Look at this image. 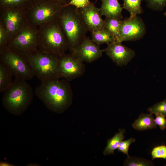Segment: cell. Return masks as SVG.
Segmentation results:
<instances>
[{"instance_id":"cell-1","label":"cell","mask_w":166,"mask_h":166,"mask_svg":"<svg viewBox=\"0 0 166 166\" xmlns=\"http://www.w3.org/2000/svg\"><path fill=\"white\" fill-rule=\"evenodd\" d=\"M34 93L48 109L57 113L63 112L69 107L72 97L70 86L65 79L41 81Z\"/></svg>"},{"instance_id":"cell-2","label":"cell","mask_w":166,"mask_h":166,"mask_svg":"<svg viewBox=\"0 0 166 166\" xmlns=\"http://www.w3.org/2000/svg\"><path fill=\"white\" fill-rule=\"evenodd\" d=\"M33 97L32 87L26 80L16 78L3 92L2 101L4 107L9 113L18 116L26 110Z\"/></svg>"},{"instance_id":"cell-3","label":"cell","mask_w":166,"mask_h":166,"mask_svg":"<svg viewBox=\"0 0 166 166\" xmlns=\"http://www.w3.org/2000/svg\"><path fill=\"white\" fill-rule=\"evenodd\" d=\"M38 30V49L58 57L65 53L68 44L59 19L42 25Z\"/></svg>"},{"instance_id":"cell-4","label":"cell","mask_w":166,"mask_h":166,"mask_svg":"<svg viewBox=\"0 0 166 166\" xmlns=\"http://www.w3.org/2000/svg\"><path fill=\"white\" fill-rule=\"evenodd\" d=\"M59 20L67 40L68 49L74 54L88 31L78 9L71 5L62 6Z\"/></svg>"},{"instance_id":"cell-5","label":"cell","mask_w":166,"mask_h":166,"mask_svg":"<svg viewBox=\"0 0 166 166\" xmlns=\"http://www.w3.org/2000/svg\"><path fill=\"white\" fill-rule=\"evenodd\" d=\"M24 55L34 76L41 81L61 78L58 57L38 49Z\"/></svg>"},{"instance_id":"cell-6","label":"cell","mask_w":166,"mask_h":166,"mask_svg":"<svg viewBox=\"0 0 166 166\" xmlns=\"http://www.w3.org/2000/svg\"><path fill=\"white\" fill-rule=\"evenodd\" d=\"M62 6L43 0H33L25 10L26 23L35 28L58 20Z\"/></svg>"},{"instance_id":"cell-7","label":"cell","mask_w":166,"mask_h":166,"mask_svg":"<svg viewBox=\"0 0 166 166\" xmlns=\"http://www.w3.org/2000/svg\"><path fill=\"white\" fill-rule=\"evenodd\" d=\"M0 61L8 66L15 78L27 81L35 76L25 55L17 53L8 47L0 50Z\"/></svg>"},{"instance_id":"cell-8","label":"cell","mask_w":166,"mask_h":166,"mask_svg":"<svg viewBox=\"0 0 166 166\" xmlns=\"http://www.w3.org/2000/svg\"><path fill=\"white\" fill-rule=\"evenodd\" d=\"M38 28L26 23L21 30L9 42L8 47L18 53L25 55L38 49Z\"/></svg>"},{"instance_id":"cell-9","label":"cell","mask_w":166,"mask_h":166,"mask_svg":"<svg viewBox=\"0 0 166 166\" xmlns=\"http://www.w3.org/2000/svg\"><path fill=\"white\" fill-rule=\"evenodd\" d=\"M25 9L18 8L0 9V22L7 31L8 43L26 23Z\"/></svg>"},{"instance_id":"cell-10","label":"cell","mask_w":166,"mask_h":166,"mask_svg":"<svg viewBox=\"0 0 166 166\" xmlns=\"http://www.w3.org/2000/svg\"><path fill=\"white\" fill-rule=\"evenodd\" d=\"M146 32L145 24L137 15L121 20L117 42L133 41L142 38Z\"/></svg>"},{"instance_id":"cell-11","label":"cell","mask_w":166,"mask_h":166,"mask_svg":"<svg viewBox=\"0 0 166 166\" xmlns=\"http://www.w3.org/2000/svg\"><path fill=\"white\" fill-rule=\"evenodd\" d=\"M58 64L61 78L68 81L82 76L85 71L83 61L71 53L59 57Z\"/></svg>"},{"instance_id":"cell-12","label":"cell","mask_w":166,"mask_h":166,"mask_svg":"<svg viewBox=\"0 0 166 166\" xmlns=\"http://www.w3.org/2000/svg\"><path fill=\"white\" fill-rule=\"evenodd\" d=\"M79 14L88 31L91 32L105 29L104 21L101 18L100 8L90 2L86 6L78 9Z\"/></svg>"},{"instance_id":"cell-13","label":"cell","mask_w":166,"mask_h":166,"mask_svg":"<svg viewBox=\"0 0 166 166\" xmlns=\"http://www.w3.org/2000/svg\"><path fill=\"white\" fill-rule=\"evenodd\" d=\"M117 41L107 44L104 51L118 66L126 65L135 56L134 51Z\"/></svg>"},{"instance_id":"cell-14","label":"cell","mask_w":166,"mask_h":166,"mask_svg":"<svg viewBox=\"0 0 166 166\" xmlns=\"http://www.w3.org/2000/svg\"><path fill=\"white\" fill-rule=\"evenodd\" d=\"M104 49L87 36L81 42L74 54L81 61L91 63L102 56Z\"/></svg>"},{"instance_id":"cell-15","label":"cell","mask_w":166,"mask_h":166,"mask_svg":"<svg viewBox=\"0 0 166 166\" xmlns=\"http://www.w3.org/2000/svg\"><path fill=\"white\" fill-rule=\"evenodd\" d=\"M102 2L100 8L101 15L105 17L115 18L120 20L123 18L122 7L118 0H101Z\"/></svg>"},{"instance_id":"cell-16","label":"cell","mask_w":166,"mask_h":166,"mask_svg":"<svg viewBox=\"0 0 166 166\" xmlns=\"http://www.w3.org/2000/svg\"><path fill=\"white\" fill-rule=\"evenodd\" d=\"M152 113H141L132 124V127L138 131H143L157 128Z\"/></svg>"},{"instance_id":"cell-17","label":"cell","mask_w":166,"mask_h":166,"mask_svg":"<svg viewBox=\"0 0 166 166\" xmlns=\"http://www.w3.org/2000/svg\"><path fill=\"white\" fill-rule=\"evenodd\" d=\"M13 74L8 66L0 61V93H3L11 85Z\"/></svg>"},{"instance_id":"cell-18","label":"cell","mask_w":166,"mask_h":166,"mask_svg":"<svg viewBox=\"0 0 166 166\" xmlns=\"http://www.w3.org/2000/svg\"><path fill=\"white\" fill-rule=\"evenodd\" d=\"M125 132L124 129H120L119 132L116 133L111 139L107 141V145L103 152L105 155L113 154L114 151L118 148L121 142L124 138V134Z\"/></svg>"},{"instance_id":"cell-19","label":"cell","mask_w":166,"mask_h":166,"mask_svg":"<svg viewBox=\"0 0 166 166\" xmlns=\"http://www.w3.org/2000/svg\"><path fill=\"white\" fill-rule=\"evenodd\" d=\"M104 21L105 29H106L117 41L119 37L120 28L121 20L110 17H105Z\"/></svg>"},{"instance_id":"cell-20","label":"cell","mask_w":166,"mask_h":166,"mask_svg":"<svg viewBox=\"0 0 166 166\" xmlns=\"http://www.w3.org/2000/svg\"><path fill=\"white\" fill-rule=\"evenodd\" d=\"M91 33V39L98 45L104 43L108 44L116 41L109 32L105 29Z\"/></svg>"},{"instance_id":"cell-21","label":"cell","mask_w":166,"mask_h":166,"mask_svg":"<svg viewBox=\"0 0 166 166\" xmlns=\"http://www.w3.org/2000/svg\"><path fill=\"white\" fill-rule=\"evenodd\" d=\"M122 8L127 10L130 14V17L139 14L143 12L141 4L143 0H123Z\"/></svg>"},{"instance_id":"cell-22","label":"cell","mask_w":166,"mask_h":166,"mask_svg":"<svg viewBox=\"0 0 166 166\" xmlns=\"http://www.w3.org/2000/svg\"><path fill=\"white\" fill-rule=\"evenodd\" d=\"M33 0H0V9L18 8L26 9Z\"/></svg>"},{"instance_id":"cell-23","label":"cell","mask_w":166,"mask_h":166,"mask_svg":"<svg viewBox=\"0 0 166 166\" xmlns=\"http://www.w3.org/2000/svg\"><path fill=\"white\" fill-rule=\"evenodd\" d=\"M124 166H154L152 161L144 158L128 156L126 159Z\"/></svg>"},{"instance_id":"cell-24","label":"cell","mask_w":166,"mask_h":166,"mask_svg":"<svg viewBox=\"0 0 166 166\" xmlns=\"http://www.w3.org/2000/svg\"><path fill=\"white\" fill-rule=\"evenodd\" d=\"M147 6L154 10L161 11L166 7V0H144Z\"/></svg>"},{"instance_id":"cell-25","label":"cell","mask_w":166,"mask_h":166,"mask_svg":"<svg viewBox=\"0 0 166 166\" xmlns=\"http://www.w3.org/2000/svg\"><path fill=\"white\" fill-rule=\"evenodd\" d=\"M148 110L152 114L160 113L166 117V99L155 104L148 108Z\"/></svg>"},{"instance_id":"cell-26","label":"cell","mask_w":166,"mask_h":166,"mask_svg":"<svg viewBox=\"0 0 166 166\" xmlns=\"http://www.w3.org/2000/svg\"><path fill=\"white\" fill-rule=\"evenodd\" d=\"M151 154L152 160L156 158L166 160V146L161 145L154 147L151 151Z\"/></svg>"},{"instance_id":"cell-27","label":"cell","mask_w":166,"mask_h":166,"mask_svg":"<svg viewBox=\"0 0 166 166\" xmlns=\"http://www.w3.org/2000/svg\"><path fill=\"white\" fill-rule=\"evenodd\" d=\"M8 38L7 31L4 26L0 22V50L8 47Z\"/></svg>"},{"instance_id":"cell-28","label":"cell","mask_w":166,"mask_h":166,"mask_svg":"<svg viewBox=\"0 0 166 166\" xmlns=\"http://www.w3.org/2000/svg\"><path fill=\"white\" fill-rule=\"evenodd\" d=\"M135 139L132 138L125 140L122 141L118 148V152H122L127 155V157L129 156L128 154L129 147L132 143L135 142Z\"/></svg>"},{"instance_id":"cell-29","label":"cell","mask_w":166,"mask_h":166,"mask_svg":"<svg viewBox=\"0 0 166 166\" xmlns=\"http://www.w3.org/2000/svg\"><path fill=\"white\" fill-rule=\"evenodd\" d=\"M156 118L154 119L155 123L162 130H164L166 128V119L165 116L158 113L154 114Z\"/></svg>"},{"instance_id":"cell-30","label":"cell","mask_w":166,"mask_h":166,"mask_svg":"<svg viewBox=\"0 0 166 166\" xmlns=\"http://www.w3.org/2000/svg\"><path fill=\"white\" fill-rule=\"evenodd\" d=\"M90 2L89 0H70L69 2L64 6L71 5L79 9L86 6Z\"/></svg>"},{"instance_id":"cell-31","label":"cell","mask_w":166,"mask_h":166,"mask_svg":"<svg viewBox=\"0 0 166 166\" xmlns=\"http://www.w3.org/2000/svg\"><path fill=\"white\" fill-rule=\"evenodd\" d=\"M46 1L58 3L64 6L68 4L70 0H43Z\"/></svg>"},{"instance_id":"cell-32","label":"cell","mask_w":166,"mask_h":166,"mask_svg":"<svg viewBox=\"0 0 166 166\" xmlns=\"http://www.w3.org/2000/svg\"><path fill=\"white\" fill-rule=\"evenodd\" d=\"M0 166H15V165L10 164L6 161H1L0 162Z\"/></svg>"},{"instance_id":"cell-33","label":"cell","mask_w":166,"mask_h":166,"mask_svg":"<svg viewBox=\"0 0 166 166\" xmlns=\"http://www.w3.org/2000/svg\"><path fill=\"white\" fill-rule=\"evenodd\" d=\"M28 165H26V166H40L38 165V164L37 163H30L27 164Z\"/></svg>"},{"instance_id":"cell-34","label":"cell","mask_w":166,"mask_h":166,"mask_svg":"<svg viewBox=\"0 0 166 166\" xmlns=\"http://www.w3.org/2000/svg\"><path fill=\"white\" fill-rule=\"evenodd\" d=\"M164 15L166 16V11L164 13Z\"/></svg>"},{"instance_id":"cell-35","label":"cell","mask_w":166,"mask_h":166,"mask_svg":"<svg viewBox=\"0 0 166 166\" xmlns=\"http://www.w3.org/2000/svg\"><path fill=\"white\" fill-rule=\"evenodd\" d=\"M98 0H95L96 2H97Z\"/></svg>"}]
</instances>
